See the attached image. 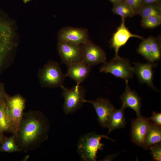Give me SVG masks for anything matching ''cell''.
Returning <instances> with one entry per match:
<instances>
[{
	"mask_svg": "<svg viewBox=\"0 0 161 161\" xmlns=\"http://www.w3.org/2000/svg\"><path fill=\"white\" fill-rule=\"evenodd\" d=\"M161 126L150 121L149 126L145 137L142 147L147 150L151 145L161 142Z\"/></svg>",
	"mask_w": 161,
	"mask_h": 161,
	"instance_id": "2e32d148",
	"label": "cell"
},
{
	"mask_svg": "<svg viewBox=\"0 0 161 161\" xmlns=\"http://www.w3.org/2000/svg\"><path fill=\"white\" fill-rule=\"evenodd\" d=\"M82 46L81 61L86 64L92 66L106 62V54L99 46L89 40Z\"/></svg>",
	"mask_w": 161,
	"mask_h": 161,
	"instance_id": "ba28073f",
	"label": "cell"
},
{
	"mask_svg": "<svg viewBox=\"0 0 161 161\" xmlns=\"http://www.w3.org/2000/svg\"><path fill=\"white\" fill-rule=\"evenodd\" d=\"M57 48L62 63L67 66L81 61L82 44L59 41Z\"/></svg>",
	"mask_w": 161,
	"mask_h": 161,
	"instance_id": "52a82bcc",
	"label": "cell"
},
{
	"mask_svg": "<svg viewBox=\"0 0 161 161\" xmlns=\"http://www.w3.org/2000/svg\"><path fill=\"white\" fill-rule=\"evenodd\" d=\"M111 1L113 5L117 3L124 2V0H109Z\"/></svg>",
	"mask_w": 161,
	"mask_h": 161,
	"instance_id": "d6a6232c",
	"label": "cell"
},
{
	"mask_svg": "<svg viewBox=\"0 0 161 161\" xmlns=\"http://www.w3.org/2000/svg\"><path fill=\"white\" fill-rule=\"evenodd\" d=\"M150 120L155 123L159 125H161V113L153 112L152 116L149 118Z\"/></svg>",
	"mask_w": 161,
	"mask_h": 161,
	"instance_id": "83f0119b",
	"label": "cell"
},
{
	"mask_svg": "<svg viewBox=\"0 0 161 161\" xmlns=\"http://www.w3.org/2000/svg\"><path fill=\"white\" fill-rule=\"evenodd\" d=\"M20 151L16 143L14 134L9 137H5L0 148V152L11 153Z\"/></svg>",
	"mask_w": 161,
	"mask_h": 161,
	"instance_id": "ffe728a7",
	"label": "cell"
},
{
	"mask_svg": "<svg viewBox=\"0 0 161 161\" xmlns=\"http://www.w3.org/2000/svg\"><path fill=\"white\" fill-rule=\"evenodd\" d=\"M137 52L149 62L153 63L151 44L149 38L143 40L137 49Z\"/></svg>",
	"mask_w": 161,
	"mask_h": 161,
	"instance_id": "7402d4cb",
	"label": "cell"
},
{
	"mask_svg": "<svg viewBox=\"0 0 161 161\" xmlns=\"http://www.w3.org/2000/svg\"><path fill=\"white\" fill-rule=\"evenodd\" d=\"M149 148L154 160L157 161H161V143H158L153 145L151 146Z\"/></svg>",
	"mask_w": 161,
	"mask_h": 161,
	"instance_id": "d4e9b609",
	"label": "cell"
},
{
	"mask_svg": "<svg viewBox=\"0 0 161 161\" xmlns=\"http://www.w3.org/2000/svg\"><path fill=\"white\" fill-rule=\"evenodd\" d=\"M83 102L92 105L96 112L100 124L103 127L107 128L111 114L115 109L109 100L106 98L99 97L95 100L85 99Z\"/></svg>",
	"mask_w": 161,
	"mask_h": 161,
	"instance_id": "9c48e42d",
	"label": "cell"
},
{
	"mask_svg": "<svg viewBox=\"0 0 161 161\" xmlns=\"http://www.w3.org/2000/svg\"><path fill=\"white\" fill-rule=\"evenodd\" d=\"M26 100L17 94L10 96L6 100V106L10 121V132L13 134L17 131L25 107Z\"/></svg>",
	"mask_w": 161,
	"mask_h": 161,
	"instance_id": "5b68a950",
	"label": "cell"
},
{
	"mask_svg": "<svg viewBox=\"0 0 161 161\" xmlns=\"http://www.w3.org/2000/svg\"><path fill=\"white\" fill-rule=\"evenodd\" d=\"M38 76L42 87L55 88L63 85L65 77L59 64L49 61L38 71Z\"/></svg>",
	"mask_w": 161,
	"mask_h": 161,
	"instance_id": "3957f363",
	"label": "cell"
},
{
	"mask_svg": "<svg viewBox=\"0 0 161 161\" xmlns=\"http://www.w3.org/2000/svg\"><path fill=\"white\" fill-rule=\"evenodd\" d=\"M134 72L141 83H146L155 91L157 89L153 83V68L156 66L157 64L149 62L142 64L134 63Z\"/></svg>",
	"mask_w": 161,
	"mask_h": 161,
	"instance_id": "4fadbf2b",
	"label": "cell"
},
{
	"mask_svg": "<svg viewBox=\"0 0 161 161\" xmlns=\"http://www.w3.org/2000/svg\"><path fill=\"white\" fill-rule=\"evenodd\" d=\"M58 41H64L83 44L89 40L88 30L83 28L66 27L62 28L58 34Z\"/></svg>",
	"mask_w": 161,
	"mask_h": 161,
	"instance_id": "30bf717a",
	"label": "cell"
},
{
	"mask_svg": "<svg viewBox=\"0 0 161 161\" xmlns=\"http://www.w3.org/2000/svg\"><path fill=\"white\" fill-rule=\"evenodd\" d=\"M6 53L3 45V36L0 29V68L2 65Z\"/></svg>",
	"mask_w": 161,
	"mask_h": 161,
	"instance_id": "4316f807",
	"label": "cell"
},
{
	"mask_svg": "<svg viewBox=\"0 0 161 161\" xmlns=\"http://www.w3.org/2000/svg\"><path fill=\"white\" fill-rule=\"evenodd\" d=\"M150 123L148 118L141 116L131 120V140L137 145L142 147Z\"/></svg>",
	"mask_w": 161,
	"mask_h": 161,
	"instance_id": "7c38bea8",
	"label": "cell"
},
{
	"mask_svg": "<svg viewBox=\"0 0 161 161\" xmlns=\"http://www.w3.org/2000/svg\"><path fill=\"white\" fill-rule=\"evenodd\" d=\"M9 96L5 90L3 84L0 83V102L6 100Z\"/></svg>",
	"mask_w": 161,
	"mask_h": 161,
	"instance_id": "f1b7e54d",
	"label": "cell"
},
{
	"mask_svg": "<svg viewBox=\"0 0 161 161\" xmlns=\"http://www.w3.org/2000/svg\"><path fill=\"white\" fill-rule=\"evenodd\" d=\"M5 137L3 134V133L0 131V148L1 145Z\"/></svg>",
	"mask_w": 161,
	"mask_h": 161,
	"instance_id": "1f68e13d",
	"label": "cell"
},
{
	"mask_svg": "<svg viewBox=\"0 0 161 161\" xmlns=\"http://www.w3.org/2000/svg\"><path fill=\"white\" fill-rule=\"evenodd\" d=\"M6 100L0 102V131L3 133L10 132V121L6 106Z\"/></svg>",
	"mask_w": 161,
	"mask_h": 161,
	"instance_id": "ac0fdd59",
	"label": "cell"
},
{
	"mask_svg": "<svg viewBox=\"0 0 161 161\" xmlns=\"http://www.w3.org/2000/svg\"><path fill=\"white\" fill-rule=\"evenodd\" d=\"M30 0H23L24 2L25 3H27V2H28V1H30Z\"/></svg>",
	"mask_w": 161,
	"mask_h": 161,
	"instance_id": "836d02e7",
	"label": "cell"
},
{
	"mask_svg": "<svg viewBox=\"0 0 161 161\" xmlns=\"http://www.w3.org/2000/svg\"><path fill=\"white\" fill-rule=\"evenodd\" d=\"M126 3L134 11L136 14L143 7L142 0H124Z\"/></svg>",
	"mask_w": 161,
	"mask_h": 161,
	"instance_id": "484cf974",
	"label": "cell"
},
{
	"mask_svg": "<svg viewBox=\"0 0 161 161\" xmlns=\"http://www.w3.org/2000/svg\"><path fill=\"white\" fill-rule=\"evenodd\" d=\"M115 155H108L101 161H112L114 159Z\"/></svg>",
	"mask_w": 161,
	"mask_h": 161,
	"instance_id": "4dcf8cb0",
	"label": "cell"
},
{
	"mask_svg": "<svg viewBox=\"0 0 161 161\" xmlns=\"http://www.w3.org/2000/svg\"><path fill=\"white\" fill-rule=\"evenodd\" d=\"M161 23V15L152 16L143 18L142 26L146 28H152L160 25Z\"/></svg>",
	"mask_w": 161,
	"mask_h": 161,
	"instance_id": "603a6c76",
	"label": "cell"
},
{
	"mask_svg": "<svg viewBox=\"0 0 161 161\" xmlns=\"http://www.w3.org/2000/svg\"><path fill=\"white\" fill-rule=\"evenodd\" d=\"M151 44L153 63L160 60L161 57V46L157 40L152 37H149Z\"/></svg>",
	"mask_w": 161,
	"mask_h": 161,
	"instance_id": "cb8c5ba5",
	"label": "cell"
},
{
	"mask_svg": "<svg viewBox=\"0 0 161 161\" xmlns=\"http://www.w3.org/2000/svg\"><path fill=\"white\" fill-rule=\"evenodd\" d=\"M100 71L101 72L110 73L125 80L131 78L134 73V68L129 61L120 57H114L109 61L103 63L100 68Z\"/></svg>",
	"mask_w": 161,
	"mask_h": 161,
	"instance_id": "8992f818",
	"label": "cell"
},
{
	"mask_svg": "<svg viewBox=\"0 0 161 161\" xmlns=\"http://www.w3.org/2000/svg\"><path fill=\"white\" fill-rule=\"evenodd\" d=\"M142 18L150 16L161 15L160 5L154 4L143 5L138 14Z\"/></svg>",
	"mask_w": 161,
	"mask_h": 161,
	"instance_id": "44dd1931",
	"label": "cell"
},
{
	"mask_svg": "<svg viewBox=\"0 0 161 161\" xmlns=\"http://www.w3.org/2000/svg\"><path fill=\"white\" fill-rule=\"evenodd\" d=\"M160 0H142L143 5L154 4L158 3Z\"/></svg>",
	"mask_w": 161,
	"mask_h": 161,
	"instance_id": "f546056e",
	"label": "cell"
},
{
	"mask_svg": "<svg viewBox=\"0 0 161 161\" xmlns=\"http://www.w3.org/2000/svg\"><path fill=\"white\" fill-rule=\"evenodd\" d=\"M67 71L64 75L74 80L76 84H80L87 78L91 69V66L82 61L67 66Z\"/></svg>",
	"mask_w": 161,
	"mask_h": 161,
	"instance_id": "5bb4252c",
	"label": "cell"
},
{
	"mask_svg": "<svg viewBox=\"0 0 161 161\" xmlns=\"http://www.w3.org/2000/svg\"><path fill=\"white\" fill-rule=\"evenodd\" d=\"M103 138L114 141L106 135L97 134L92 132L81 136L77 143V150L80 158L84 161H95L98 150H102L105 146L100 142Z\"/></svg>",
	"mask_w": 161,
	"mask_h": 161,
	"instance_id": "7a4b0ae2",
	"label": "cell"
},
{
	"mask_svg": "<svg viewBox=\"0 0 161 161\" xmlns=\"http://www.w3.org/2000/svg\"><path fill=\"white\" fill-rule=\"evenodd\" d=\"M125 108L122 105L120 109H114L112 112L107 127L109 129V134L116 129L124 128L126 124L124 113Z\"/></svg>",
	"mask_w": 161,
	"mask_h": 161,
	"instance_id": "e0dca14e",
	"label": "cell"
},
{
	"mask_svg": "<svg viewBox=\"0 0 161 161\" xmlns=\"http://www.w3.org/2000/svg\"><path fill=\"white\" fill-rule=\"evenodd\" d=\"M112 11L114 13L120 16L122 18L131 17L136 14L132 9L125 2L114 5Z\"/></svg>",
	"mask_w": 161,
	"mask_h": 161,
	"instance_id": "d6986e66",
	"label": "cell"
},
{
	"mask_svg": "<svg viewBox=\"0 0 161 161\" xmlns=\"http://www.w3.org/2000/svg\"><path fill=\"white\" fill-rule=\"evenodd\" d=\"M60 87L64 99L63 107L65 114L72 113L82 107L84 103L83 100L86 93L82 86L76 84L71 88H68L63 85Z\"/></svg>",
	"mask_w": 161,
	"mask_h": 161,
	"instance_id": "277c9868",
	"label": "cell"
},
{
	"mask_svg": "<svg viewBox=\"0 0 161 161\" xmlns=\"http://www.w3.org/2000/svg\"><path fill=\"white\" fill-rule=\"evenodd\" d=\"M125 18H122L120 25L113 34L111 40V47L114 50L115 58L120 57L118 52L120 48L125 45L130 38L135 37L143 40V37L131 32L125 26Z\"/></svg>",
	"mask_w": 161,
	"mask_h": 161,
	"instance_id": "8fae6325",
	"label": "cell"
},
{
	"mask_svg": "<svg viewBox=\"0 0 161 161\" xmlns=\"http://www.w3.org/2000/svg\"><path fill=\"white\" fill-rule=\"evenodd\" d=\"M49 120L39 111L24 113L16 133L14 134L21 151L27 152L39 147L48 138Z\"/></svg>",
	"mask_w": 161,
	"mask_h": 161,
	"instance_id": "6da1fadb",
	"label": "cell"
},
{
	"mask_svg": "<svg viewBox=\"0 0 161 161\" xmlns=\"http://www.w3.org/2000/svg\"><path fill=\"white\" fill-rule=\"evenodd\" d=\"M126 88L125 91L120 97L122 106L126 108L129 107L134 110L136 112L137 117L141 116V98L137 93L131 89L128 85V80H125Z\"/></svg>",
	"mask_w": 161,
	"mask_h": 161,
	"instance_id": "9a60e30c",
	"label": "cell"
}]
</instances>
